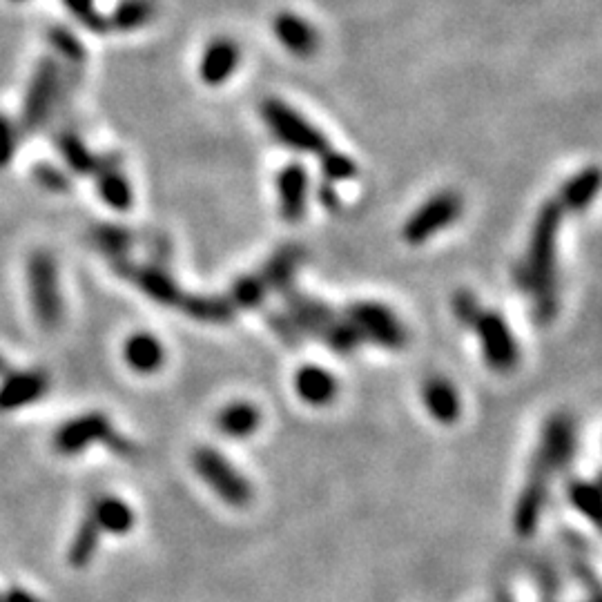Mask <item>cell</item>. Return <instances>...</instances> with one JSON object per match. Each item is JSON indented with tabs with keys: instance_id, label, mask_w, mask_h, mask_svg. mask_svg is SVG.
<instances>
[{
	"instance_id": "2",
	"label": "cell",
	"mask_w": 602,
	"mask_h": 602,
	"mask_svg": "<svg viewBox=\"0 0 602 602\" xmlns=\"http://www.w3.org/2000/svg\"><path fill=\"white\" fill-rule=\"evenodd\" d=\"M261 116H264L273 137L288 150L319 157V154L330 148L324 132L310 123L304 114L290 108L286 101L266 99L261 103Z\"/></svg>"
},
{
	"instance_id": "33",
	"label": "cell",
	"mask_w": 602,
	"mask_h": 602,
	"mask_svg": "<svg viewBox=\"0 0 602 602\" xmlns=\"http://www.w3.org/2000/svg\"><path fill=\"white\" fill-rule=\"evenodd\" d=\"M92 237L103 252H108L112 257H123L125 252L132 246V235L128 228L121 226H112V223H103V226H96Z\"/></svg>"
},
{
	"instance_id": "37",
	"label": "cell",
	"mask_w": 602,
	"mask_h": 602,
	"mask_svg": "<svg viewBox=\"0 0 602 602\" xmlns=\"http://www.w3.org/2000/svg\"><path fill=\"white\" fill-rule=\"evenodd\" d=\"M451 308H453L455 319H458L462 326H469V328L473 326L475 319H478V315L482 313L480 301H478V297L471 293V290H458V293L453 295Z\"/></svg>"
},
{
	"instance_id": "38",
	"label": "cell",
	"mask_w": 602,
	"mask_h": 602,
	"mask_svg": "<svg viewBox=\"0 0 602 602\" xmlns=\"http://www.w3.org/2000/svg\"><path fill=\"white\" fill-rule=\"evenodd\" d=\"M34 177L43 188L52 190V192H63L67 186H70V181H67L65 174L58 168H54V165H47V163L36 165Z\"/></svg>"
},
{
	"instance_id": "8",
	"label": "cell",
	"mask_w": 602,
	"mask_h": 602,
	"mask_svg": "<svg viewBox=\"0 0 602 602\" xmlns=\"http://www.w3.org/2000/svg\"><path fill=\"white\" fill-rule=\"evenodd\" d=\"M478 333L482 355L487 364L498 373H509L520 362V346L516 335L511 333L509 324L504 322L500 313L493 310H482L471 326Z\"/></svg>"
},
{
	"instance_id": "22",
	"label": "cell",
	"mask_w": 602,
	"mask_h": 602,
	"mask_svg": "<svg viewBox=\"0 0 602 602\" xmlns=\"http://www.w3.org/2000/svg\"><path fill=\"white\" fill-rule=\"evenodd\" d=\"M179 308L188 317L201 324H228L235 319L237 308L230 304L228 295H186L183 293Z\"/></svg>"
},
{
	"instance_id": "18",
	"label": "cell",
	"mask_w": 602,
	"mask_h": 602,
	"mask_svg": "<svg viewBox=\"0 0 602 602\" xmlns=\"http://www.w3.org/2000/svg\"><path fill=\"white\" fill-rule=\"evenodd\" d=\"M422 402L433 420H438L440 424H455L462 415V400L458 388L442 375L429 377V380L424 382Z\"/></svg>"
},
{
	"instance_id": "19",
	"label": "cell",
	"mask_w": 602,
	"mask_h": 602,
	"mask_svg": "<svg viewBox=\"0 0 602 602\" xmlns=\"http://www.w3.org/2000/svg\"><path fill=\"white\" fill-rule=\"evenodd\" d=\"M295 393L301 402L310 406H326L337 397L339 384L335 375L324 366L306 364L295 373Z\"/></svg>"
},
{
	"instance_id": "42",
	"label": "cell",
	"mask_w": 602,
	"mask_h": 602,
	"mask_svg": "<svg viewBox=\"0 0 602 602\" xmlns=\"http://www.w3.org/2000/svg\"><path fill=\"white\" fill-rule=\"evenodd\" d=\"M0 375H7V362L3 359V355H0Z\"/></svg>"
},
{
	"instance_id": "43",
	"label": "cell",
	"mask_w": 602,
	"mask_h": 602,
	"mask_svg": "<svg viewBox=\"0 0 602 602\" xmlns=\"http://www.w3.org/2000/svg\"><path fill=\"white\" fill-rule=\"evenodd\" d=\"M589 602H598V598H596V596H594V598H591V600H589Z\"/></svg>"
},
{
	"instance_id": "40",
	"label": "cell",
	"mask_w": 602,
	"mask_h": 602,
	"mask_svg": "<svg viewBox=\"0 0 602 602\" xmlns=\"http://www.w3.org/2000/svg\"><path fill=\"white\" fill-rule=\"evenodd\" d=\"M317 199H319V203H322L324 208H328V210H337V208H339V194H337V190H335V183L324 181L322 186L317 188Z\"/></svg>"
},
{
	"instance_id": "24",
	"label": "cell",
	"mask_w": 602,
	"mask_h": 602,
	"mask_svg": "<svg viewBox=\"0 0 602 602\" xmlns=\"http://www.w3.org/2000/svg\"><path fill=\"white\" fill-rule=\"evenodd\" d=\"M600 190V170L596 165L582 168L574 177L565 181L560 188L558 203L562 210H585L591 201L598 197Z\"/></svg>"
},
{
	"instance_id": "25",
	"label": "cell",
	"mask_w": 602,
	"mask_h": 602,
	"mask_svg": "<svg viewBox=\"0 0 602 602\" xmlns=\"http://www.w3.org/2000/svg\"><path fill=\"white\" fill-rule=\"evenodd\" d=\"M90 516L99 524L101 531L114 533V536H125L134 527V511L128 502L114 495H103V498L92 504Z\"/></svg>"
},
{
	"instance_id": "13",
	"label": "cell",
	"mask_w": 602,
	"mask_h": 602,
	"mask_svg": "<svg viewBox=\"0 0 602 602\" xmlns=\"http://www.w3.org/2000/svg\"><path fill=\"white\" fill-rule=\"evenodd\" d=\"M284 295H286V304L290 310L288 319L295 324L299 335L322 337L326 326L337 319L335 310L328 304H324V301L313 299L304 293H297V290H293V288L284 290Z\"/></svg>"
},
{
	"instance_id": "15",
	"label": "cell",
	"mask_w": 602,
	"mask_h": 602,
	"mask_svg": "<svg viewBox=\"0 0 602 602\" xmlns=\"http://www.w3.org/2000/svg\"><path fill=\"white\" fill-rule=\"evenodd\" d=\"M273 32L293 56L308 58L319 50L317 29L295 12H279L273 21Z\"/></svg>"
},
{
	"instance_id": "17",
	"label": "cell",
	"mask_w": 602,
	"mask_h": 602,
	"mask_svg": "<svg viewBox=\"0 0 602 602\" xmlns=\"http://www.w3.org/2000/svg\"><path fill=\"white\" fill-rule=\"evenodd\" d=\"M47 391V377L41 371L7 373L0 384V411H16L41 400Z\"/></svg>"
},
{
	"instance_id": "28",
	"label": "cell",
	"mask_w": 602,
	"mask_h": 602,
	"mask_svg": "<svg viewBox=\"0 0 602 602\" xmlns=\"http://www.w3.org/2000/svg\"><path fill=\"white\" fill-rule=\"evenodd\" d=\"M56 145H58V152H61L65 163L70 165L76 174H94L96 172L99 157H96V154L87 148L79 134L63 132L61 137L56 139Z\"/></svg>"
},
{
	"instance_id": "1",
	"label": "cell",
	"mask_w": 602,
	"mask_h": 602,
	"mask_svg": "<svg viewBox=\"0 0 602 602\" xmlns=\"http://www.w3.org/2000/svg\"><path fill=\"white\" fill-rule=\"evenodd\" d=\"M565 210L558 201H547L540 208L531 228L527 257L518 268L520 286L536 299V315L540 322H551L558 310V232Z\"/></svg>"
},
{
	"instance_id": "9",
	"label": "cell",
	"mask_w": 602,
	"mask_h": 602,
	"mask_svg": "<svg viewBox=\"0 0 602 602\" xmlns=\"http://www.w3.org/2000/svg\"><path fill=\"white\" fill-rule=\"evenodd\" d=\"M61 96V67L54 58H43L36 65L32 81H29L21 125L25 132H34L47 121V116L54 110V103Z\"/></svg>"
},
{
	"instance_id": "12",
	"label": "cell",
	"mask_w": 602,
	"mask_h": 602,
	"mask_svg": "<svg viewBox=\"0 0 602 602\" xmlns=\"http://www.w3.org/2000/svg\"><path fill=\"white\" fill-rule=\"evenodd\" d=\"M549 484H551L549 475L536 469V466H531L529 480L524 484L520 500L516 504V513H513V527H516V531L522 538H529L536 533L542 511H545Z\"/></svg>"
},
{
	"instance_id": "3",
	"label": "cell",
	"mask_w": 602,
	"mask_h": 602,
	"mask_svg": "<svg viewBox=\"0 0 602 602\" xmlns=\"http://www.w3.org/2000/svg\"><path fill=\"white\" fill-rule=\"evenodd\" d=\"M27 284L34 315L45 330H54L63 319V297L58 288L56 261L47 252H34L27 261Z\"/></svg>"
},
{
	"instance_id": "11",
	"label": "cell",
	"mask_w": 602,
	"mask_h": 602,
	"mask_svg": "<svg viewBox=\"0 0 602 602\" xmlns=\"http://www.w3.org/2000/svg\"><path fill=\"white\" fill-rule=\"evenodd\" d=\"M279 215L288 223H299L308 210L310 174L304 163H288L277 172L275 179Z\"/></svg>"
},
{
	"instance_id": "21",
	"label": "cell",
	"mask_w": 602,
	"mask_h": 602,
	"mask_svg": "<svg viewBox=\"0 0 602 602\" xmlns=\"http://www.w3.org/2000/svg\"><path fill=\"white\" fill-rule=\"evenodd\" d=\"M123 357L134 373L152 375L165 364V348L150 333H134L123 346Z\"/></svg>"
},
{
	"instance_id": "29",
	"label": "cell",
	"mask_w": 602,
	"mask_h": 602,
	"mask_svg": "<svg viewBox=\"0 0 602 602\" xmlns=\"http://www.w3.org/2000/svg\"><path fill=\"white\" fill-rule=\"evenodd\" d=\"M99 540H101L99 524L94 522L92 516H87L81 522V527H79V531H76V536L72 540L70 565L72 567L90 565V560L94 558V553H96V547H99Z\"/></svg>"
},
{
	"instance_id": "10",
	"label": "cell",
	"mask_w": 602,
	"mask_h": 602,
	"mask_svg": "<svg viewBox=\"0 0 602 602\" xmlns=\"http://www.w3.org/2000/svg\"><path fill=\"white\" fill-rule=\"evenodd\" d=\"M112 424L103 413H85L76 420L63 424L58 429L54 444L58 453L63 455H76L85 449H90L96 442L108 444L112 438Z\"/></svg>"
},
{
	"instance_id": "39",
	"label": "cell",
	"mask_w": 602,
	"mask_h": 602,
	"mask_svg": "<svg viewBox=\"0 0 602 602\" xmlns=\"http://www.w3.org/2000/svg\"><path fill=\"white\" fill-rule=\"evenodd\" d=\"M16 154V130L14 125L9 123V119H5L3 114H0V168H7L9 161L14 159Z\"/></svg>"
},
{
	"instance_id": "36",
	"label": "cell",
	"mask_w": 602,
	"mask_h": 602,
	"mask_svg": "<svg viewBox=\"0 0 602 602\" xmlns=\"http://www.w3.org/2000/svg\"><path fill=\"white\" fill-rule=\"evenodd\" d=\"M65 7L70 9V14L79 21L81 25H85L90 32L94 34H103L110 32L108 29V16L99 14V9H96L94 0H63Z\"/></svg>"
},
{
	"instance_id": "5",
	"label": "cell",
	"mask_w": 602,
	"mask_h": 602,
	"mask_svg": "<svg viewBox=\"0 0 602 602\" xmlns=\"http://www.w3.org/2000/svg\"><path fill=\"white\" fill-rule=\"evenodd\" d=\"M192 466L199 478L215 491L228 507H246L252 500L250 482L223 455L210 446H201L192 453Z\"/></svg>"
},
{
	"instance_id": "41",
	"label": "cell",
	"mask_w": 602,
	"mask_h": 602,
	"mask_svg": "<svg viewBox=\"0 0 602 602\" xmlns=\"http://www.w3.org/2000/svg\"><path fill=\"white\" fill-rule=\"evenodd\" d=\"M0 602H41L34 594H29L25 589H9L5 596H0Z\"/></svg>"
},
{
	"instance_id": "31",
	"label": "cell",
	"mask_w": 602,
	"mask_h": 602,
	"mask_svg": "<svg viewBox=\"0 0 602 602\" xmlns=\"http://www.w3.org/2000/svg\"><path fill=\"white\" fill-rule=\"evenodd\" d=\"M319 339H322L330 351L339 355H351L353 351H357L359 344H362V337H359V333L346 317H337L335 322H330Z\"/></svg>"
},
{
	"instance_id": "7",
	"label": "cell",
	"mask_w": 602,
	"mask_h": 602,
	"mask_svg": "<svg viewBox=\"0 0 602 602\" xmlns=\"http://www.w3.org/2000/svg\"><path fill=\"white\" fill-rule=\"evenodd\" d=\"M576 424L569 415L558 413L547 420L545 429L540 435L538 451L533 455L531 466H536L542 473L553 478L556 473H562L571 464L576 455Z\"/></svg>"
},
{
	"instance_id": "34",
	"label": "cell",
	"mask_w": 602,
	"mask_h": 602,
	"mask_svg": "<svg viewBox=\"0 0 602 602\" xmlns=\"http://www.w3.org/2000/svg\"><path fill=\"white\" fill-rule=\"evenodd\" d=\"M319 168H322L324 181H330V183L355 179V174H357L355 159H351L344 152H337L330 148L319 154Z\"/></svg>"
},
{
	"instance_id": "27",
	"label": "cell",
	"mask_w": 602,
	"mask_h": 602,
	"mask_svg": "<svg viewBox=\"0 0 602 602\" xmlns=\"http://www.w3.org/2000/svg\"><path fill=\"white\" fill-rule=\"evenodd\" d=\"M159 7L154 0H121L108 16V29L114 32H137V29L150 25L157 16Z\"/></svg>"
},
{
	"instance_id": "30",
	"label": "cell",
	"mask_w": 602,
	"mask_h": 602,
	"mask_svg": "<svg viewBox=\"0 0 602 602\" xmlns=\"http://www.w3.org/2000/svg\"><path fill=\"white\" fill-rule=\"evenodd\" d=\"M268 293H270L268 286L264 284V279H261V275L257 273V275L239 277L235 284H232L228 299H230V304L235 306L237 310L239 308L250 310V308H257V306L264 304V299H266Z\"/></svg>"
},
{
	"instance_id": "20",
	"label": "cell",
	"mask_w": 602,
	"mask_h": 602,
	"mask_svg": "<svg viewBox=\"0 0 602 602\" xmlns=\"http://www.w3.org/2000/svg\"><path fill=\"white\" fill-rule=\"evenodd\" d=\"M96 190L99 197L108 203L112 210H128L134 201L130 181L121 172V165L116 159H99L96 165Z\"/></svg>"
},
{
	"instance_id": "35",
	"label": "cell",
	"mask_w": 602,
	"mask_h": 602,
	"mask_svg": "<svg viewBox=\"0 0 602 602\" xmlns=\"http://www.w3.org/2000/svg\"><path fill=\"white\" fill-rule=\"evenodd\" d=\"M47 38H50L56 54H61L67 63L81 65L85 61L83 43L67 27H52L50 32H47Z\"/></svg>"
},
{
	"instance_id": "26",
	"label": "cell",
	"mask_w": 602,
	"mask_h": 602,
	"mask_svg": "<svg viewBox=\"0 0 602 602\" xmlns=\"http://www.w3.org/2000/svg\"><path fill=\"white\" fill-rule=\"evenodd\" d=\"M301 257H304V250L297 246L279 248L259 273L268 290H288L293 286V277L301 264Z\"/></svg>"
},
{
	"instance_id": "23",
	"label": "cell",
	"mask_w": 602,
	"mask_h": 602,
	"mask_svg": "<svg viewBox=\"0 0 602 602\" xmlns=\"http://www.w3.org/2000/svg\"><path fill=\"white\" fill-rule=\"evenodd\" d=\"M261 424V411L259 406L246 400H237L230 402L228 406H223L217 415V426L223 435L235 440H244L255 435Z\"/></svg>"
},
{
	"instance_id": "16",
	"label": "cell",
	"mask_w": 602,
	"mask_h": 602,
	"mask_svg": "<svg viewBox=\"0 0 602 602\" xmlns=\"http://www.w3.org/2000/svg\"><path fill=\"white\" fill-rule=\"evenodd\" d=\"M125 277H128L143 295H148L152 301H157V304L179 308L183 290L179 288L177 281L165 273L163 268H159V266H128V270H125Z\"/></svg>"
},
{
	"instance_id": "6",
	"label": "cell",
	"mask_w": 602,
	"mask_h": 602,
	"mask_svg": "<svg viewBox=\"0 0 602 602\" xmlns=\"http://www.w3.org/2000/svg\"><path fill=\"white\" fill-rule=\"evenodd\" d=\"M462 210H464V203L458 192L453 190L435 192L433 197L429 201H424L422 206L409 217V221L404 223L402 237L406 244L422 246L424 241L433 239L444 228L453 226V223L460 219Z\"/></svg>"
},
{
	"instance_id": "44",
	"label": "cell",
	"mask_w": 602,
	"mask_h": 602,
	"mask_svg": "<svg viewBox=\"0 0 602 602\" xmlns=\"http://www.w3.org/2000/svg\"><path fill=\"white\" fill-rule=\"evenodd\" d=\"M14 3H25V0H14Z\"/></svg>"
},
{
	"instance_id": "14",
	"label": "cell",
	"mask_w": 602,
	"mask_h": 602,
	"mask_svg": "<svg viewBox=\"0 0 602 602\" xmlns=\"http://www.w3.org/2000/svg\"><path fill=\"white\" fill-rule=\"evenodd\" d=\"M241 61V50L230 38H217L201 54L199 76L210 87H219L232 79Z\"/></svg>"
},
{
	"instance_id": "4",
	"label": "cell",
	"mask_w": 602,
	"mask_h": 602,
	"mask_svg": "<svg viewBox=\"0 0 602 602\" xmlns=\"http://www.w3.org/2000/svg\"><path fill=\"white\" fill-rule=\"evenodd\" d=\"M344 317L353 324L362 342H371L388 351H400L409 342V333L400 317L380 301H355L346 308Z\"/></svg>"
},
{
	"instance_id": "32",
	"label": "cell",
	"mask_w": 602,
	"mask_h": 602,
	"mask_svg": "<svg viewBox=\"0 0 602 602\" xmlns=\"http://www.w3.org/2000/svg\"><path fill=\"white\" fill-rule=\"evenodd\" d=\"M569 502L589 522H598L600 516V489L598 484L587 480H574L567 489Z\"/></svg>"
}]
</instances>
